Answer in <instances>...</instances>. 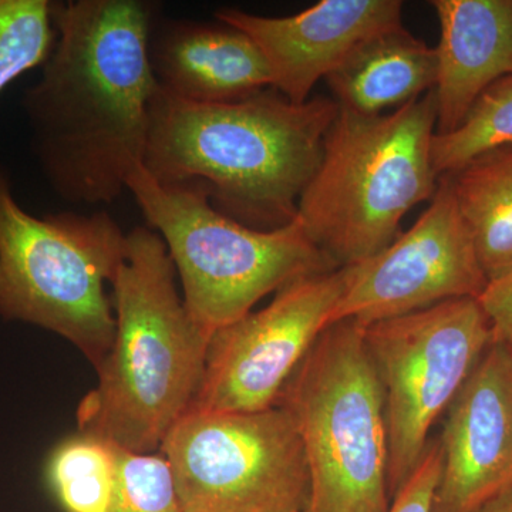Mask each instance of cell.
<instances>
[{
	"label": "cell",
	"mask_w": 512,
	"mask_h": 512,
	"mask_svg": "<svg viewBox=\"0 0 512 512\" xmlns=\"http://www.w3.org/2000/svg\"><path fill=\"white\" fill-rule=\"evenodd\" d=\"M158 9L150 0L52 2L55 49L22 107L45 180L69 204H111L144 165Z\"/></svg>",
	"instance_id": "6da1fadb"
},
{
	"label": "cell",
	"mask_w": 512,
	"mask_h": 512,
	"mask_svg": "<svg viewBox=\"0 0 512 512\" xmlns=\"http://www.w3.org/2000/svg\"><path fill=\"white\" fill-rule=\"evenodd\" d=\"M338 113L333 99L293 104L274 87L224 104L191 103L158 87L144 168L161 184L201 185L222 214L271 231L295 220Z\"/></svg>",
	"instance_id": "7a4b0ae2"
},
{
	"label": "cell",
	"mask_w": 512,
	"mask_h": 512,
	"mask_svg": "<svg viewBox=\"0 0 512 512\" xmlns=\"http://www.w3.org/2000/svg\"><path fill=\"white\" fill-rule=\"evenodd\" d=\"M163 239L151 228L127 234L111 282L113 345L96 386L77 407L83 433L138 454L158 453L200 387L211 333L191 318Z\"/></svg>",
	"instance_id": "3957f363"
},
{
	"label": "cell",
	"mask_w": 512,
	"mask_h": 512,
	"mask_svg": "<svg viewBox=\"0 0 512 512\" xmlns=\"http://www.w3.org/2000/svg\"><path fill=\"white\" fill-rule=\"evenodd\" d=\"M436 90L380 116L339 109L296 221L339 266L356 264L399 237L404 215L439 184L431 161Z\"/></svg>",
	"instance_id": "277c9868"
},
{
	"label": "cell",
	"mask_w": 512,
	"mask_h": 512,
	"mask_svg": "<svg viewBox=\"0 0 512 512\" xmlns=\"http://www.w3.org/2000/svg\"><path fill=\"white\" fill-rule=\"evenodd\" d=\"M127 190L167 247L185 308L211 335L289 282L340 268L296 218L271 231L247 227L218 211L201 185L158 183L144 165Z\"/></svg>",
	"instance_id": "5b68a950"
},
{
	"label": "cell",
	"mask_w": 512,
	"mask_h": 512,
	"mask_svg": "<svg viewBox=\"0 0 512 512\" xmlns=\"http://www.w3.org/2000/svg\"><path fill=\"white\" fill-rule=\"evenodd\" d=\"M276 406L291 414L305 451V512L389 511L386 409L362 326L323 330Z\"/></svg>",
	"instance_id": "8992f818"
},
{
	"label": "cell",
	"mask_w": 512,
	"mask_h": 512,
	"mask_svg": "<svg viewBox=\"0 0 512 512\" xmlns=\"http://www.w3.org/2000/svg\"><path fill=\"white\" fill-rule=\"evenodd\" d=\"M126 245L127 234L104 211L33 217L0 171V316L62 336L96 369L116 333L107 284Z\"/></svg>",
	"instance_id": "52a82bcc"
},
{
	"label": "cell",
	"mask_w": 512,
	"mask_h": 512,
	"mask_svg": "<svg viewBox=\"0 0 512 512\" xmlns=\"http://www.w3.org/2000/svg\"><path fill=\"white\" fill-rule=\"evenodd\" d=\"M363 330L383 389L393 500L426 453L431 427L493 342L494 326L478 299L461 298Z\"/></svg>",
	"instance_id": "ba28073f"
},
{
	"label": "cell",
	"mask_w": 512,
	"mask_h": 512,
	"mask_svg": "<svg viewBox=\"0 0 512 512\" xmlns=\"http://www.w3.org/2000/svg\"><path fill=\"white\" fill-rule=\"evenodd\" d=\"M181 512H305L309 473L291 414L188 410L160 451Z\"/></svg>",
	"instance_id": "9c48e42d"
},
{
	"label": "cell",
	"mask_w": 512,
	"mask_h": 512,
	"mask_svg": "<svg viewBox=\"0 0 512 512\" xmlns=\"http://www.w3.org/2000/svg\"><path fill=\"white\" fill-rule=\"evenodd\" d=\"M342 292L340 268L295 279L258 312L215 330L190 410L252 413L278 404Z\"/></svg>",
	"instance_id": "30bf717a"
},
{
	"label": "cell",
	"mask_w": 512,
	"mask_h": 512,
	"mask_svg": "<svg viewBox=\"0 0 512 512\" xmlns=\"http://www.w3.org/2000/svg\"><path fill=\"white\" fill-rule=\"evenodd\" d=\"M340 274L330 325L353 320L362 328L451 299H478L488 286L448 175L409 231L370 258L340 266Z\"/></svg>",
	"instance_id": "8fae6325"
},
{
	"label": "cell",
	"mask_w": 512,
	"mask_h": 512,
	"mask_svg": "<svg viewBox=\"0 0 512 512\" xmlns=\"http://www.w3.org/2000/svg\"><path fill=\"white\" fill-rule=\"evenodd\" d=\"M431 512H474L512 487V345L494 338L446 412Z\"/></svg>",
	"instance_id": "7c38bea8"
},
{
	"label": "cell",
	"mask_w": 512,
	"mask_h": 512,
	"mask_svg": "<svg viewBox=\"0 0 512 512\" xmlns=\"http://www.w3.org/2000/svg\"><path fill=\"white\" fill-rule=\"evenodd\" d=\"M402 12L400 0H322L284 18L232 8L218 10L215 18L251 37L268 64L272 87L303 104L356 46L403 26Z\"/></svg>",
	"instance_id": "4fadbf2b"
},
{
	"label": "cell",
	"mask_w": 512,
	"mask_h": 512,
	"mask_svg": "<svg viewBox=\"0 0 512 512\" xmlns=\"http://www.w3.org/2000/svg\"><path fill=\"white\" fill-rule=\"evenodd\" d=\"M158 87L198 104L234 103L272 87L264 55L251 37L225 25L158 16L150 37Z\"/></svg>",
	"instance_id": "5bb4252c"
},
{
	"label": "cell",
	"mask_w": 512,
	"mask_h": 512,
	"mask_svg": "<svg viewBox=\"0 0 512 512\" xmlns=\"http://www.w3.org/2000/svg\"><path fill=\"white\" fill-rule=\"evenodd\" d=\"M431 6L440 23L436 134H448L488 87L512 76V0H434Z\"/></svg>",
	"instance_id": "9a60e30c"
},
{
	"label": "cell",
	"mask_w": 512,
	"mask_h": 512,
	"mask_svg": "<svg viewBox=\"0 0 512 512\" xmlns=\"http://www.w3.org/2000/svg\"><path fill=\"white\" fill-rule=\"evenodd\" d=\"M339 109L380 116L436 89L437 55L403 26L369 37L326 77Z\"/></svg>",
	"instance_id": "2e32d148"
},
{
	"label": "cell",
	"mask_w": 512,
	"mask_h": 512,
	"mask_svg": "<svg viewBox=\"0 0 512 512\" xmlns=\"http://www.w3.org/2000/svg\"><path fill=\"white\" fill-rule=\"evenodd\" d=\"M446 175L488 284L503 281L512 275V146Z\"/></svg>",
	"instance_id": "e0dca14e"
},
{
	"label": "cell",
	"mask_w": 512,
	"mask_h": 512,
	"mask_svg": "<svg viewBox=\"0 0 512 512\" xmlns=\"http://www.w3.org/2000/svg\"><path fill=\"white\" fill-rule=\"evenodd\" d=\"M120 446L77 431L47 457L45 478L63 512H111L120 481Z\"/></svg>",
	"instance_id": "ac0fdd59"
},
{
	"label": "cell",
	"mask_w": 512,
	"mask_h": 512,
	"mask_svg": "<svg viewBox=\"0 0 512 512\" xmlns=\"http://www.w3.org/2000/svg\"><path fill=\"white\" fill-rule=\"evenodd\" d=\"M505 146H512V76L488 87L460 127L434 136L431 161L441 177Z\"/></svg>",
	"instance_id": "d6986e66"
},
{
	"label": "cell",
	"mask_w": 512,
	"mask_h": 512,
	"mask_svg": "<svg viewBox=\"0 0 512 512\" xmlns=\"http://www.w3.org/2000/svg\"><path fill=\"white\" fill-rule=\"evenodd\" d=\"M57 32L49 0H0V94L23 74L43 66Z\"/></svg>",
	"instance_id": "ffe728a7"
},
{
	"label": "cell",
	"mask_w": 512,
	"mask_h": 512,
	"mask_svg": "<svg viewBox=\"0 0 512 512\" xmlns=\"http://www.w3.org/2000/svg\"><path fill=\"white\" fill-rule=\"evenodd\" d=\"M111 512H181L170 466L161 453L121 448L120 481Z\"/></svg>",
	"instance_id": "44dd1931"
},
{
	"label": "cell",
	"mask_w": 512,
	"mask_h": 512,
	"mask_svg": "<svg viewBox=\"0 0 512 512\" xmlns=\"http://www.w3.org/2000/svg\"><path fill=\"white\" fill-rule=\"evenodd\" d=\"M440 473L439 441H430L419 466L394 495L387 512H431Z\"/></svg>",
	"instance_id": "7402d4cb"
},
{
	"label": "cell",
	"mask_w": 512,
	"mask_h": 512,
	"mask_svg": "<svg viewBox=\"0 0 512 512\" xmlns=\"http://www.w3.org/2000/svg\"><path fill=\"white\" fill-rule=\"evenodd\" d=\"M491 322L498 323L512 319V275L503 281L488 284L478 298Z\"/></svg>",
	"instance_id": "603a6c76"
},
{
	"label": "cell",
	"mask_w": 512,
	"mask_h": 512,
	"mask_svg": "<svg viewBox=\"0 0 512 512\" xmlns=\"http://www.w3.org/2000/svg\"><path fill=\"white\" fill-rule=\"evenodd\" d=\"M474 512H512V487L481 505Z\"/></svg>",
	"instance_id": "cb8c5ba5"
},
{
	"label": "cell",
	"mask_w": 512,
	"mask_h": 512,
	"mask_svg": "<svg viewBox=\"0 0 512 512\" xmlns=\"http://www.w3.org/2000/svg\"><path fill=\"white\" fill-rule=\"evenodd\" d=\"M494 338L504 339L512 345V319L504 322L493 323Z\"/></svg>",
	"instance_id": "d4e9b609"
}]
</instances>
